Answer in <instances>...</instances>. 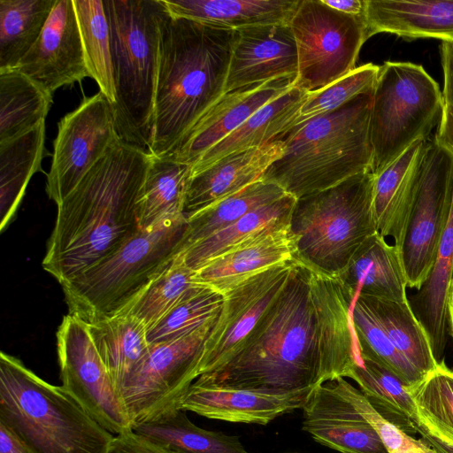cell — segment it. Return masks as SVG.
Here are the masks:
<instances>
[{
	"label": "cell",
	"instance_id": "6da1fadb",
	"mask_svg": "<svg viewBox=\"0 0 453 453\" xmlns=\"http://www.w3.org/2000/svg\"><path fill=\"white\" fill-rule=\"evenodd\" d=\"M151 156L119 137L58 204L42 265L59 284L114 252L139 230Z\"/></svg>",
	"mask_w": 453,
	"mask_h": 453
},
{
	"label": "cell",
	"instance_id": "7a4b0ae2",
	"mask_svg": "<svg viewBox=\"0 0 453 453\" xmlns=\"http://www.w3.org/2000/svg\"><path fill=\"white\" fill-rule=\"evenodd\" d=\"M196 380L271 395L311 392L326 382L307 265L295 259L285 286L242 349Z\"/></svg>",
	"mask_w": 453,
	"mask_h": 453
},
{
	"label": "cell",
	"instance_id": "3957f363",
	"mask_svg": "<svg viewBox=\"0 0 453 453\" xmlns=\"http://www.w3.org/2000/svg\"><path fill=\"white\" fill-rule=\"evenodd\" d=\"M234 33L173 18L165 11L160 21L150 156L168 155L224 95Z\"/></svg>",
	"mask_w": 453,
	"mask_h": 453
},
{
	"label": "cell",
	"instance_id": "277c9868",
	"mask_svg": "<svg viewBox=\"0 0 453 453\" xmlns=\"http://www.w3.org/2000/svg\"><path fill=\"white\" fill-rule=\"evenodd\" d=\"M372 93L373 90L362 94L339 109L311 119L280 135L277 140L283 143V154L268 167L262 179L299 199L372 172Z\"/></svg>",
	"mask_w": 453,
	"mask_h": 453
},
{
	"label": "cell",
	"instance_id": "5b68a950",
	"mask_svg": "<svg viewBox=\"0 0 453 453\" xmlns=\"http://www.w3.org/2000/svg\"><path fill=\"white\" fill-rule=\"evenodd\" d=\"M0 423L31 453H107L114 435L61 386L0 354Z\"/></svg>",
	"mask_w": 453,
	"mask_h": 453
},
{
	"label": "cell",
	"instance_id": "8992f818",
	"mask_svg": "<svg viewBox=\"0 0 453 453\" xmlns=\"http://www.w3.org/2000/svg\"><path fill=\"white\" fill-rule=\"evenodd\" d=\"M119 137L148 151L159 63L161 0H105Z\"/></svg>",
	"mask_w": 453,
	"mask_h": 453
},
{
	"label": "cell",
	"instance_id": "52a82bcc",
	"mask_svg": "<svg viewBox=\"0 0 453 453\" xmlns=\"http://www.w3.org/2000/svg\"><path fill=\"white\" fill-rule=\"evenodd\" d=\"M187 219L140 229L114 252L61 284L69 314L89 324L119 314L183 251Z\"/></svg>",
	"mask_w": 453,
	"mask_h": 453
},
{
	"label": "cell",
	"instance_id": "ba28073f",
	"mask_svg": "<svg viewBox=\"0 0 453 453\" xmlns=\"http://www.w3.org/2000/svg\"><path fill=\"white\" fill-rule=\"evenodd\" d=\"M374 174L366 172L296 199L290 216L295 259L339 276L363 242L378 232L372 211Z\"/></svg>",
	"mask_w": 453,
	"mask_h": 453
},
{
	"label": "cell",
	"instance_id": "9c48e42d",
	"mask_svg": "<svg viewBox=\"0 0 453 453\" xmlns=\"http://www.w3.org/2000/svg\"><path fill=\"white\" fill-rule=\"evenodd\" d=\"M443 111L442 91L421 65H380L370 115L372 172L381 171L417 141H427Z\"/></svg>",
	"mask_w": 453,
	"mask_h": 453
},
{
	"label": "cell",
	"instance_id": "30bf717a",
	"mask_svg": "<svg viewBox=\"0 0 453 453\" xmlns=\"http://www.w3.org/2000/svg\"><path fill=\"white\" fill-rule=\"evenodd\" d=\"M288 26L298 55L295 86L308 92L353 71L369 39L365 17L338 12L322 0H299Z\"/></svg>",
	"mask_w": 453,
	"mask_h": 453
},
{
	"label": "cell",
	"instance_id": "8fae6325",
	"mask_svg": "<svg viewBox=\"0 0 453 453\" xmlns=\"http://www.w3.org/2000/svg\"><path fill=\"white\" fill-rule=\"evenodd\" d=\"M217 318L181 338L150 345L118 392L132 426L180 410L182 396L200 376L203 344Z\"/></svg>",
	"mask_w": 453,
	"mask_h": 453
},
{
	"label": "cell",
	"instance_id": "7c38bea8",
	"mask_svg": "<svg viewBox=\"0 0 453 453\" xmlns=\"http://www.w3.org/2000/svg\"><path fill=\"white\" fill-rule=\"evenodd\" d=\"M453 191V156L434 139L427 141L418 186L396 246L408 287H421L435 260Z\"/></svg>",
	"mask_w": 453,
	"mask_h": 453
},
{
	"label": "cell",
	"instance_id": "4fadbf2b",
	"mask_svg": "<svg viewBox=\"0 0 453 453\" xmlns=\"http://www.w3.org/2000/svg\"><path fill=\"white\" fill-rule=\"evenodd\" d=\"M61 387L112 434L132 429V423L87 324L65 316L57 332Z\"/></svg>",
	"mask_w": 453,
	"mask_h": 453
},
{
	"label": "cell",
	"instance_id": "5bb4252c",
	"mask_svg": "<svg viewBox=\"0 0 453 453\" xmlns=\"http://www.w3.org/2000/svg\"><path fill=\"white\" fill-rule=\"evenodd\" d=\"M119 137L113 110L100 91L58 123L46 193L58 205Z\"/></svg>",
	"mask_w": 453,
	"mask_h": 453
},
{
	"label": "cell",
	"instance_id": "9a60e30c",
	"mask_svg": "<svg viewBox=\"0 0 453 453\" xmlns=\"http://www.w3.org/2000/svg\"><path fill=\"white\" fill-rule=\"evenodd\" d=\"M294 265L295 259L271 267L223 296L221 311L203 344L200 376L219 370L242 349Z\"/></svg>",
	"mask_w": 453,
	"mask_h": 453
},
{
	"label": "cell",
	"instance_id": "2e32d148",
	"mask_svg": "<svg viewBox=\"0 0 453 453\" xmlns=\"http://www.w3.org/2000/svg\"><path fill=\"white\" fill-rule=\"evenodd\" d=\"M16 70L53 95L89 77L73 0H57L35 43Z\"/></svg>",
	"mask_w": 453,
	"mask_h": 453
},
{
	"label": "cell",
	"instance_id": "e0dca14e",
	"mask_svg": "<svg viewBox=\"0 0 453 453\" xmlns=\"http://www.w3.org/2000/svg\"><path fill=\"white\" fill-rule=\"evenodd\" d=\"M297 74V48L288 24L234 31L224 94L265 81H295Z\"/></svg>",
	"mask_w": 453,
	"mask_h": 453
},
{
	"label": "cell",
	"instance_id": "ac0fdd59",
	"mask_svg": "<svg viewBox=\"0 0 453 453\" xmlns=\"http://www.w3.org/2000/svg\"><path fill=\"white\" fill-rule=\"evenodd\" d=\"M303 410L302 428L341 453H388L373 426L343 394L336 380L314 388Z\"/></svg>",
	"mask_w": 453,
	"mask_h": 453
},
{
	"label": "cell",
	"instance_id": "d6986e66",
	"mask_svg": "<svg viewBox=\"0 0 453 453\" xmlns=\"http://www.w3.org/2000/svg\"><path fill=\"white\" fill-rule=\"evenodd\" d=\"M294 86V81L284 79L224 94L164 157L195 165L206 151L237 129L257 111Z\"/></svg>",
	"mask_w": 453,
	"mask_h": 453
},
{
	"label": "cell",
	"instance_id": "ffe728a7",
	"mask_svg": "<svg viewBox=\"0 0 453 453\" xmlns=\"http://www.w3.org/2000/svg\"><path fill=\"white\" fill-rule=\"evenodd\" d=\"M309 269L326 382L349 377L360 360L351 324V308L356 298L338 276Z\"/></svg>",
	"mask_w": 453,
	"mask_h": 453
},
{
	"label": "cell",
	"instance_id": "44dd1931",
	"mask_svg": "<svg viewBox=\"0 0 453 453\" xmlns=\"http://www.w3.org/2000/svg\"><path fill=\"white\" fill-rule=\"evenodd\" d=\"M311 392L271 395L196 380L182 396L179 409L210 419L265 426L281 415L302 409Z\"/></svg>",
	"mask_w": 453,
	"mask_h": 453
},
{
	"label": "cell",
	"instance_id": "7402d4cb",
	"mask_svg": "<svg viewBox=\"0 0 453 453\" xmlns=\"http://www.w3.org/2000/svg\"><path fill=\"white\" fill-rule=\"evenodd\" d=\"M282 154L283 143L277 140L224 157L192 174L184 207L186 219L262 180Z\"/></svg>",
	"mask_w": 453,
	"mask_h": 453
},
{
	"label": "cell",
	"instance_id": "603a6c76",
	"mask_svg": "<svg viewBox=\"0 0 453 453\" xmlns=\"http://www.w3.org/2000/svg\"><path fill=\"white\" fill-rule=\"evenodd\" d=\"M296 245L290 225L253 238L211 259L198 270L197 283L225 296L250 278L293 261Z\"/></svg>",
	"mask_w": 453,
	"mask_h": 453
},
{
	"label": "cell",
	"instance_id": "cb8c5ba5",
	"mask_svg": "<svg viewBox=\"0 0 453 453\" xmlns=\"http://www.w3.org/2000/svg\"><path fill=\"white\" fill-rule=\"evenodd\" d=\"M427 141H417L373 173L372 211L377 230L384 237H392L395 246L401 241L415 199Z\"/></svg>",
	"mask_w": 453,
	"mask_h": 453
},
{
	"label": "cell",
	"instance_id": "d4e9b609",
	"mask_svg": "<svg viewBox=\"0 0 453 453\" xmlns=\"http://www.w3.org/2000/svg\"><path fill=\"white\" fill-rule=\"evenodd\" d=\"M367 35L453 42V0H365Z\"/></svg>",
	"mask_w": 453,
	"mask_h": 453
},
{
	"label": "cell",
	"instance_id": "484cf974",
	"mask_svg": "<svg viewBox=\"0 0 453 453\" xmlns=\"http://www.w3.org/2000/svg\"><path fill=\"white\" fill-rule=\"evenodd\" d=\"M173 18L186 19L215 28L288 24L299 0H161Z\"/></svg>",
	"mask_w": 453,
	"mask_h": 453
},
{
	"label": "cell",
	"instance_id": "4316f807",
	"mask_svg": "<svg viewBox=\"0 0 453 453\" xmlns=\"http://www.w3.org/2000/svg\"><path fill=\"white\" fill-rule=\"evenodd\" d=\"M357 296L397 302L408 300V282L398 248L379 232L367 238L338 276Z\"/></svg>",
	"mask_w": 453,
	"mask_h": 453
},
{
	"label": "cell",
	"instance_id": "83f0119b",
	"mask_svg": "<svg viewBox=\"0 0 453 453\" xmlns=\"http://www.w3.org/2000/svg\"><path fill=\"white\" fill-rule=\"evenodd\" d=\"M309 92L296 86L265 104L192 165V174L228 155L261 147L291 128Z\"/></svg>",
	"mask_w": 453,
	"mask_h": 453
},
{
	"label": "cell",
	"instance_id": "f1b7e54d",
	"mask_svg": "<svg viewBox=\"0 0 453 453\" xmlns=\"http://www.w3.org/2000/svg\"><path fill=\"white\" fill-rule=\"evenodd\" d=\"M453 280V191L448 219L441 236L433 267L409 301L424 327L437 362L448 342V301Z\"/></svg>",
	"mask_w": 453,
	"mask_h": 453
},
{
	"label": "cell",
	"instance_id": "f546056e",
	"mask_svg": "<svg viewBox=\"0 0 453 453\" xmlns=\"http://www.w3.org/2000/svg\"><path fill=\"white\" fill-rule=\"evenodd\" d=\"M296 201L295 197L286 195L258 207L231 226L190 246L179 256L188 268L196 271L243 242L289 226Z\"/></svg>",
	"mask_w": 453,
	"mask_h": 453
},
{
	"label": "cell",
	"instance_id": "4dcf8cb0",
	"mask_svg": "<svg viewBox=\"0 0 453 453\" xmlns=\"http://www.w3.org/2000/svg\"><path fill=\"white\" fill-rule=\"evenodd\" d=\"M45 120L25 134L0 142V229L15 215L33 175L45 156Z\"/></svg>",
	"mask_w": 453,
	"mask_h": 453
},
{
	"label": "cell",
	"instance_id": "1f68e13d",
	"mask_svg": "<svg viewBox=\"0 0 453 453\" xmlns=\"http://www.w3.org/2000/svg\"><path fill=\"white\" fill-rule=\"evenodd\" d=\"M87 326L119 392L132 372L150 352L147 329L135 318L122 313Z\"/></svg>",
	"mask_w": 453,
	"mask_h": 453
},
{
	"label": "cell",
	"instance_id": "d6a6232c",
	"mask_svg": "<svg viewBox=\"0 0 453 453\" xmlns=\"http://www.w3.org/2000/svg\"><path fill=\"white\" fill-rule=\"evenodd\" d=\"M192 165L152 157L138 203L139 228L150 229L184 215Z\"/></svg>",
	"mask_w": 453,
	"mask_h": 453
},
{
	"label": "cell",
	"instance_id": "836d02e7",
	"mask_svg": "<svg viewBox=\"0 0 453 453\" xmlns=\"http://www.w3.org/2000/svg\"><path fill=\"white\" fill-rule=\"evenodd\" d=\"M348 378L358 384L365 399L383 418L409 435L418 433V409L409 388L395 374L360 358Z\"/></svg>",
	"mask_w": 453,
	"mask_h": 453
},
{
	"label": "cell",
	"instance_id": "e575fe53",
	"mask_svg": "<svg viewBox=\"0 0 453 453\" xmlns=\"http://www.w3.org/2000/svg\"><path fill=\"white\" fill-rule=\"evenodd\" d=\"M53 95L16 69L0 72V142L45 120Z\"/></svg>",
	"mask_w": 453,
	"mask_h": 453
},
{
	"label": "cell",
	"instance_id": "d590c367",
	"mask_svg": "<svg viewBox=\"0 0 453 453\" xmlns=\"http://www.w3.org/2000/svg\"><path fill=\"white\" fill-rule=\"evenodd\" d=\"M384 329L393 346L424 376L435 368L429 338L415 316L409 299L397 302L360 295Z\"/></svg>",
	"mask_w": 453,
	"mask_h": 453
},
{
	"label": "cell",
	"instance_id": "8d00e7d4",
	"mask_svg": "<svg viewBox=\"0 0 453 453\" xmlns=\"http://www.w3.org/2000/svg\"><path fill=\"white\" fill-rule=\"evenodd\" d=\"M132 429L175 453H250L235 435L201 428L192 423L183 410Z\"/></svg>",
	"mask_w": 453,
	"mask_h": 453
},
{
	"label": "cell",
	"instance_id": "74e56055",
	"mask_svg": "<svg viewBox=\"0 0 453 453\" xmlns=\"http://www.w3.org/2000/svg\"><path fill=\"white\" fill-rule=\"evenodd\" d=\"M57 0H0V72L15 69L39 38Z\"/></svg>",
	"mask_w": 453,
	"mask_h": 453
},
{
	"label": "cell",
	"instance_id": "f35d334b",
	"mask_svg": "<svg viewBox=\"0 0 453 453\" xmlns=\"http://www.w3.org/2000/svg\"><path fill=\"white\" fill-rule=\"evenodd\" d=\"M286 195L277 184L262 179L188 218L183 251L231 226L247 213Z\"/></svg>",
	"mask_w": 453,
	"mask_h": 453
},
{
	"label": "cell",
	"instance_id": "ab89813d",
	"mask_svg": "<svg viewBox=\"0 0 453 453\" xmlns=\"http://www.w3.org/2000/svg\"><path fill=\"white\" fill-rule=\"evenodd\" d=\"M89 78L99 87L111 107L116 103L111 63V34L104 2L73 0Z\"/></svg>",
	"mask_w": 453,
	"mask_h": 453
},
{
	"label": "cell",
	"instance_id": "60d3db41",
	"mask_svg": "<svg viewBox=\"0 0 453 453\" xmlns=\"http://www.w3.org/2000/svg\"><path fill=\"white\" fill-rule=\"evenodd\" d=\"M194 274L195 271L178 255L119 314L135 318L148 331L188 294L203 286L196 281Z\"/></svg>",
	"mask_w": 453,
	"mask_h": 453
},
{
	"label": "cell",
	"instance_id": "b9f144b4",
	"mask_svg": "<svg viewBox=\"0 0 453 453\" xmlns=\"http://www.w3.org/2000/svg\"><path fill=\"white\" fill-rule=\"evenodd\" d=\"M351 324L360 358L369 359L395 374L409 388L425 377L393 346L373 312L360 296L351 308Z\"/></svg>",
	"mask_w": 453,
	"mask_h": 453
},
{
	"label": "cell",
	"instance_id": "7bdbcfd3",
	"mask_svg": "<svg viewBox=\"0 0 453 453\" xmlns=\"http://www.w3.org/2000/svg\"><path fill=\"white\" fill-rule=\"evenodd\" d=\"M222 303V295L205 286L197 287L147 331L149 343L160 344L192 333L216 319Z\"/></svg>",
	"mask_w": 453,
	"mask_h": 453
},
{
	"label": "cell",
	"instance_id": "ee69618b",
	"mask_svg": "<svg viewBox=\"0 0 453 453\" xmlns=\"http://www.w3.org/2000/svg\"><path fill=\"white\" fill-rule=\"evenodd\" d=\"M380 65L367 63L318 90L309 92L291 128L317 116L331 112L355 97L374 89Z\"/></svg>",
	"mask_w": 453,
	"mask_h": 453
},
{
	"label": "cell",
	"instance_id": "f6af8a7d",
	"mask_svg": "<svg viewBox=\"0 0 453 453\" xmlns=\"http://www.w3.org/2000/svg\"><path fill=\"white\" fill-rule=\"evenodd\" d=\"M409 389L418 413L434 428L453 437V370L443 361L438 362Z\"/></svg>",
	"mask_w": 453,
	"mask_h": 453
},
{
	"label": "cell",
	"instance_id": "bcb514c9",
	"mask_svg": "<svg viewBox=\"0 0 453 453\" xmlns=\"http://www.w3.org/2000/svg\"><path fill=\"white\" fill-rule=\"evenodd\" d=\"M337 380L346 397L376 430L388 453H432L434 449L424 439H416L383 418L360 389L342 377Z\"/></svg>",
	"mask_w": 453,
	"mask_h": 453
},
{
	"label": "cell",
	"instance_id": "7dc6e473",
	"mask_svg": "<svg viewBox=\"0 0 453 453\" xmlns=\"http://www.w3.org/2000/svg\"><path fill=\"white\" fill-rule=\"evenodd\" d=\"M107 453H175L153 440L127 430L114 435Z\"/></svg>",
	"mask_w": 453,
	"mask_h": 453
},
{
	"label": "cell",
	"instance_id": "c3c4849f",
	"mask_svg": "<svg viewBox=\"0 0 453 453\" xmlns=\"http://www.w3.org/2000/svg\"><path fill=\"white\" fill-rule=\"evenodd\" d=\"M440 54L443 73L444 106L453 111V42H441Z\"/></svg>",
	"mask_w": 453,
	"mask_h": 453
},
{
	"label": "cell",
	"instance_id": "681fc988",
	"mask_svg": "<svg viewBox=\"0 0 453 453\" xmlns=\"http://www.w3.org/2000/svg\"><path fill=\"white\" fill-rule=\"evenodd\" d=\"M418 433L421 435L422 439L437 451L441 453H453V437L434 428L419 413Z\"/></svg>",
	"mask_w": 453,
	"mask_h": 453
},
{
	"label": "cell",
	"instance_id": "f907efd6",
	"mask_svg": "<svg viewBox=\"0 0 453 453\" xmlns=\"http://www.w3.org/2000/svg\"><path fill=\"white\" fill-rule=\"evenodd\" d=\"M434 139L453 156V111L446 107Z\"/></svg>",
	"mask_w": 453,
	"mask_h": 453
},
{
	"label": "cell",
	"instance_id": "816d5d0a",
	"mask_svg": "<svg viewBox=\"0 0 453 453\" xmlns=\"http://www.w3.org/2000/svg\"><path fill=\"white\" fill-rule=\"evenodd\" d=\"M0 453H31V451L8 427L0 423Z\"/></svg>",
	"mask_w": 453,
	"mask_h": 453
},
{
	"label": "cell",
	"instance_id": "f5cc1de1",
	"mask_svg": "<svg viewBox=\"0 0 453 453\" xmlns=\"http://www.w3.org/2000/svg\"><path fill=\"white\" fill-rule=\"evenodd\" d=\"M329 7L356 17H365V0H322Z\"/></svg>",
	"mask_w": 453,
	"mask_h": 453
},
{
	"label": "cell",
	"instance_id": "db71d44e",
	"mask_svg": "<svg viewBox=\"0 0 453 453\" xmlns=\"http://www.w3.org/2000/svg\"><path fill=\"white\" fill-rule=\"evenodd\" d=\"M449 326L450 334L453 337V280L450 286V291L448 301Z\"/></svg>",
	"mask_w": 453,
	"mask_h": 453
},
{
	"label": "cell",
	"instance_id": "11a10c76",
	"mask_svg": "<svg viewBox=\"0 0 453 453\" xmlns=\"http://www.w3.org/2000/svg\"><path fill=\"white\" fill-rule=\"evenodd\" d=\"M432 453H441V452H439V451H437L436 449H434Z\"/></svg>",
	"mask_w": 453,
	"mask_h": 453
},
{
	"label": "cell",
	"instance_id": "9f6ffc18",
	"mask_svg": "<svg viewBox=\"0 0 453 453\" xmlns=\"http://www.w3.org/2000/svg\"><path fill=\"white\" fill-rule=\"evenodd\" d=\"M288 453H297V452H288Z\"/></svg>",
	"mask_w": 453,
	"mask_h": 453
}]
</instances>
